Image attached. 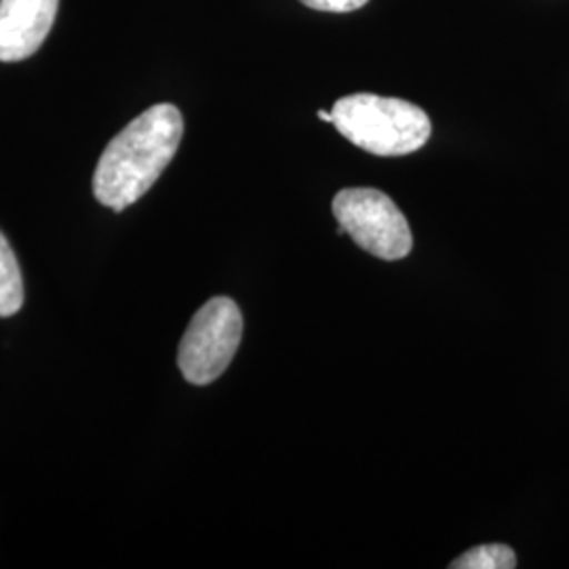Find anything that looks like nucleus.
<instances>
[{
  "instance_id": "nucleus-1",
  "label": "nucleus",
  "mask_w": 569,
  "mask_h": 569,
  "mask_svg": "<svg viewBox=\"0 0 569 569\" xmlns=\"http://www.w3.org/2000/svg\"><path fill=\"white\" fill-rule=\"evenodd\" d=\"M182 136V112L173 103L148 108L106 146L93 176L96 199L114 211L138 203L173 161Z\"/></svg>"
},
{
  "instance_id": "nucleus-2",
  "label": "nucleus",
  "mask_w": 569,
  "mask_h": 569,
  "mask_svg": "<svg viewBox=\"0 0 569 569\" xmlns=\"http://www.w3.org/2000/svg\"><path fill=\"white\" fill-rule=\"evenodd\" d=\"M333 127L340 136L376 157H406L428 142L432 124L416 103L376 93H355L333 103Z\"/></svg>"
},
{
  "instance_id": "nucleus-3",
  "label": "nucleus",
  "mask_w": 569,
  "mask_h": 569,
  "mask_svg": "<svg viewBox=\"0 0 569 569\" xmlns=\"http://www.w3.org/2000/svg\"><path fill=\"white\" fill-rule=\"evenodd\" d=\"M333 216L367 253L395 262L411 253L413 237L403 211L378 188H345L333 197Z\"/></svg>"
},
{
  "instance_id": "nucleus-4",
  "label": "nucleus",
  "mask_w": 569,
  "mask_h": 569,
  "mask_svg": "<svg viewBox=\"0 0 569 569\" xmlns=\"http://www.w3.org/2000/svg\"><path fill=\"white\" fill-rule=\"evenodd\" d=\"M243 338V315L234 300L213 298L199 308L183 333L178 366L190 385L216 382L234 359Z\"/></svg>"
},
{
  "instance_id": "nucleus-5",
  "label": "nucleus",
  "mask_w": 569,
  "mask_h": 569,
  "mask_svg": "<svg viewBox=\"0 0 569 569\" xmlns=\"http://www.w3.org/2000/svg\"><path fill=\"white\" fill-rule=\"evenodd\" d=\"M60 0H0V61H21L41 49Z\"/></svg>"
},
{
  "instance_id": "nucleus-6",
  "label": "nucleus",
  "mask_w": 569,
  "mask_h": 569,
  "mask_svg": "<svg viewBox=\"0 0 569 569\" xmlns=\"http://www.w3.org/2000/svg\"><path fill=\"white\" fill-rule=\"evenodd\" d=\"M23 305L20 264L4 234L0 232V317H13Z\"/></svg>"
},
{
  "instance_id": "nucleus-7",
  "label": "nucleus",
  "mask_w": 569,
  "mask_h": 569,
  "mask_svg": "<svg viewBox=\"0 0 569 569\" xmlns=\"http://www.w3.org/2000/svg\"><path fill=\"white\" fill-rule=\"evenodd\" d=\"M451 569H512L517 568V555L507 545H481L460 555Z\"/></svg>"
},
{
  "instance_id": "nucleus-8",
  "label": "nucleus",
  "mask_w": 569,
  "mask_h": 569,
  "mask_svg": "<svg viewBox=\"0 0 569 569\" xmlns=\"http://www.w3.org/2000/svg\"><path fill=\"white\" fill-rule=\"evenodd\" d=\"M308 9L323 11V13H352L366 7L369 0H300Z\"/></svg>"
},
{
  "instance_id": "nucleus-9",
  "label": "nucleus",
  "mask_w": 569,
  "mask_h": 569,
  "mask_svg": "<svg viewBox=\"0 0 569 569\" xmlns=\"http://www.w3.org/2000/svg\"><path fill=\"white\" fill-rule=\"evenodd\" d=\"M319 119L326 122H333V114H331V112H327V110H319Z\"/></svg>"
}]
</instances>
